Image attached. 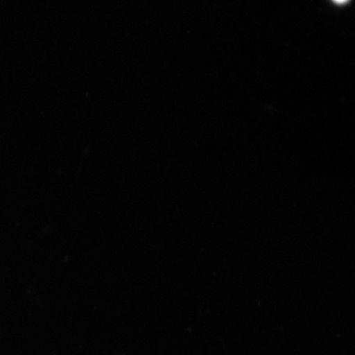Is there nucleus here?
Instances as JSON below:
<instances>
[{"instance_id": "obj_1", "label": "nucleus", "mask_w": 355, "mask_h": 355, "mask_svg": "<svg viewBox=\"0 0 355 355\" xmlns=\"http://www.w3.org/2000/svg\"><path fill=\"white\" fill-rule=\"evenodd\" d=\"M333 1L338 4H343L346 2H348L349 0H333Z\"/></svg>"}]
</instances>
